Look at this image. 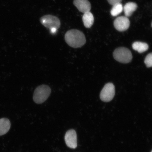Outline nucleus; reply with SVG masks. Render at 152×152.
<instances>
[{"label":"nucleus","mask_w":152,"mask_h":152,"mask_svg":"<svg viewBox=\"0 0 152 152\" xmlns=\"http://www.w3.org/2000/svg\"><path fill=\"white\" fill-rule=\"evenodd\" d=\"M64 39L66 43L74 48L81 47L86 43L84 34L77 29H72L66 32Z\"/></svg>","instance_id":"f257e3e1"},{"label":"nucleus","mask_w":152,"mask_h":152,"mask_svg":"<svg viewBox=\"0 0 152 152\" xmlns=\"http://www.w3.org/2000/svg\"><path fill=\"white\" fill-rule=\"evenodd\" d=\"M51 90L48 86L42 85L36 88L33 99L34 102L37 104H41L46 101L51 94Z\"/></svg>","instance_id":"f03ea898"},{"label":"nucleus","mask_w":152,"mask_h":152,"mask_svg":"<svg viewBox=\"0 0 152 152\" xmlns=\"http://www.w3.org/2000/svg\"><path fill=\"white\" fill-rule=\"evenodd\" d=\"M114 58L117 61L123 64H127L132 61V56L131 51L125 47H120L113 52Z\"/></svg>","instance_id":"7ed1b4c3"},{"label":"nucleus","mask_w":152,"mask_h":152,"mask_svg":"<svg viewBox=\"0 0 152 152\" xmlns=\"http://www.w3.org/2000/svg\"><path fill=\"white\" fill-rule=\"evenodd\" d=\"M40 21L43 26L49 29L52 28L58 29L61 25L59 19L52 15H45L42 17L40 19Z\"/></svg>","instance_id":"20e7f679"},{"label":"nucleus","mask_w":152,"mask_h":152,"mask_svg":"<svg viewBox=\"0 0 152 152\" xmlns=\"http://www.w3.org/2000/svg\"><path fill=\"white\" fill-rule=\"evenodd\" d=\"M115 94V87L113 83L105 85L101 92L100 97L102 101L108 102L113 99Z\"/></svg>","instance_id":"39448f33"},{"label":"nucleus","mask_w":152,"mask_h":152,"mask_svg":"<svg viewBox=\"0 0 152 152\" xmlns=\"http://www.w3.org/2000/svg\"><path fill=\"white\" fill-rule=\"evenodd\" d=\"M130 25V21L126 16H120L115 19L114 26L116 29L119 31H124L128 29Z\"/></svg>","instance_id":"423d86ee"},{"label":"nucleus","mask_w":152,"mask_h":152,"mask_svg":"<svg viewBox=\"0 0 152 152\" xmlns=\"http://www.w3.org/2000/svg\"><path fill=\"white\" fill-rule=\"evenodd\" d=\"M64 139L68 147L74 149L77 147V135L75 130L72 129L68 131L65 134Z\"/></svg>","instance_id":"0eeeda50"},{"label":"nucleus","mask_w":152,"mask_h":152,"mask_svg":"<svg viewBox=\"0 0 152 152\" xmlns=\"http://www.w3.org/2000/svg\"><path fill=\"white\" fill-rule=\"evenodd\" d=\"M73 4L81 12L85 13L91 10V3L88 0H74Z\"/></svg>","instance_id":"6e6552de"},{"label":"nucleus","mask_w":152,"mask_h":152,"mask_svg":"<svg viewBox=\"0 0 152 152\" xmlns=\"http://www.w3.org/2000/svg\"><path fill=\"white\" fill-rule=\"evenodd\" d=\"M11 123L8 119H0V136L6 134L10 128Z\"/></svg>","instance_id":"1a4fd4ad"},{"label":"nucleus","mask_w":152,"mask_h":152,"mask_svg":"<svg viewBox=\"0 0 152 152\" xmlns=\"http://www.w3.org/2000/svg\"><path fill=\"white\" fill-rule=\"evenodd\" d=\"M82 19L83 24L86 28H90L94 24V16L90 11L84 13Z\"/></svg>","instance_id":"9d476101"},{"label":"nucleus","mask_w":152,"mask_h":152,"mask_svg":"<svg viewBox=\"0 0 152 152\" xmlns=\"http://www.w3.org/2000/svg\"><path fill=\"white\" fill-rule=\"evenodd\" d=\"M137 5L136 3L129 2L126 4L123 7L125 16L129 17L132 16L133 13L136 10Z\"/></svg>","instance_id":"9b49d317"},{"label":"nucleus","mask_w":152,"mask_h":152,"mask_svg":"<svg viewBox=\"0 0 152 152\" xmlns=\"http://www.w3.org/2000/svg\"><path fill=\"white\" fill-rule=\"evenodd\" d=\"M132 47L134 50L140 53L146 52L149 48V46L147 43L140 42H134L133 44Z\"/></svg>","instance_id":"f8f14e48"},{"label":"nucleus","mask_w":152,"mask_h":152,"mask_svg":"<svg viewBox=\"0 0 152 152\" xmlns=\"http://www.w3.org/2000/svg\"><path fill=\"white\" fill-rule=\"evenodd\" d=\"M123 10V7L121 4L119 3L113 6L111 11V14L112 16L115 17L118 16L121 12H122Z\"/></svg>","instance_id":"ddd939ff"},{"label":"nucleus","mask_w":152,"mask_h":152,"mask_svg":"<svg viewBox=\"0 0 152 152\" xmlns=\"http://www.w3.org/2000/svg\"><path fill=\"white\" fill-rule=\"evenodd\" d=\"M144 63L147 67H152V53H150L146 56Z\"/></svg>","instance_id":"4468645a"},{"label":"nucleus","mask_w":152,"mask_h":152,"mask_svg":"<svg viewBox=\"0 0 152 152\" xmlns=\"http://www.w3.org/2000/svg\"><path fill=\"white\" fill-rule=\"evenodd\" d=\"M122 0H107L110 4L114 5L117 4L121 3Z\"/></svg>","instance_id":"2eb2a0df"},{"label":"nucleus","mask_w":152,"mask_h":152,"mask_svg":"<svg viewBox=\"0 0 152 152\" xmlns=\"http://www.w3.org/2000/svg\"><path fill=\"white\" fill-rule=\"evenodd\" d=\"M50 31L51 34H54L56 33L57 31H58V29L56 28H52L50 29Z\"/></svg>","instance_id":"dca6fc26"},{"label":"nucleus","mask_w":152,"mask_h":152,"mask_svg":"<svg viewBox=\"0 0 152 152\" xmlns=\"http://www.w3.org/2000/svg\"><path fill=\"white\" fill-rule=\"evenodd\" d=\"M151 26H152V23H151Z\"/></svg>","instance_id":"f3484780"},{"label":"nucleus","mask_w":152,"mask_h":152,"mask_svg":"<svg viewBox=\"0 0 152 152\" xmlns=\"http://www.w3.org/2000/svg\"><path fill=\"white\" fill-rule=\"evenodd\" d=\"M151 152H152V151H151Z\"/></svg>","instance_id":"a211bd4d"}]
</instances>
